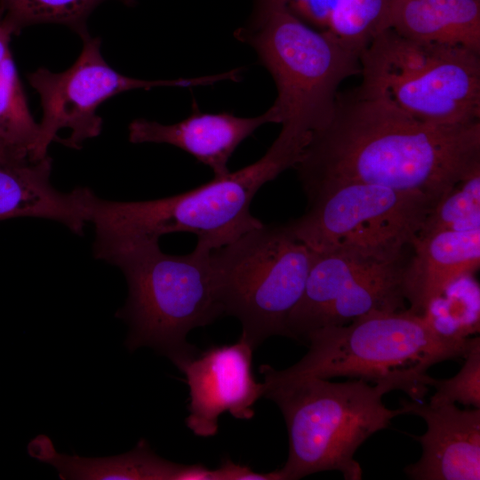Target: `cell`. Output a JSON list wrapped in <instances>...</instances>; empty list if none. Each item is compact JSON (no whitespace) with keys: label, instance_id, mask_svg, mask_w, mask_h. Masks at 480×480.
I'll list each match as a JSON object with an SVG mask.
<instances>
[{"label":"cell","instance_id":"obj_21","mask_svg":"<svg viewBox=\"0 0 480 480\" xmlns=\"http://www.w3.org/2000/svg\"><path fill=\"white\" fill-rule=\"evenodd\" d=\"M392 0H342L326 31L359 54L372 39L386 28Z\"/></svg>","mask_w":480,"mask_h":480},{"label":"cell","instance_id":"obj_10","mask_svg":"<svg viewBox=\"0 0 480 480\" xmlns=\"http://www.w3.org/2000/svg\"><path fill=\"white\" fill-rule=\"evenodd\" d=\"M83 47L74 64L60 73L40 68L28 76L30 85L40 96L43 117L29 159L48 156L52 141L79 148L97 137L102 128L98 108L108 99L132 90L154 87H193L234 79L228 70L216 75L170 80H144L127 76L112 68L100 52V40L88 33L81 36Z\"/></svg>","mask_w":480,"mask_h":480},{"label":"cell","instance_id":"obj_7","mask_svg":"<svg viewBox=\"0 0 480 480\" xmlns=\"http://www.w3.org/2000/svg\"><path fill=\"white\" fill-rule=\"evenodd\" d=\"M359 62V91L419 121H480V52L412 40L386 28L361 52Z\"/></svg>","mask_w":480,"mask_h":480},{"label":"cell","instance_id":"obj_4","mask_svg":"<svg viewBox=\"0 0 480 480\" xmlns=\"http://www.w3.org/2000/svg\"><path fill=\"white\" fill-rule=\"evenodd\" d=\"M301 156L298 146L278 135L256 162L178 195L120 202L91 191L88 222L95 228L93 244L158 241L164 235L185 232L196 236L197 247L220 248L263 224L251 213L252 198L264 184L294 168Z\"/></svg>","mask_w":480,"mask_h":480},{"label":"cell","instance_id":"obj_20","mask_svg":"<svg viewBox=\"0 0 480 480\" xmlns=\"http://www.w3.org/2000/svg\"><path fill=\"white\" fill-rule=\"evenodd\" d=\"M107 0H0V22L12 34L43 23L65 25L80 36L88 33L87 20ZM133 4V0H119Z\"/></svg>","mask_w":480,"mask_h":480},{"label":"cell","instance_id":"obj_9","mask_svg":"<svg viewBox=\"0 0 480 480\" xmlns=\"http://www.w3.org/2000/svg\"><path fill=\"white\" fill-rule=\"evenodd\" d=\"M304 192L306 212L285 224L316 252L357 249L401 253L412 246L435 206L419 195L358 181L325 184Z\"/></svg>","mask_w":480,"mask_h":480},{"label":"cell","instance_id":"obj_19","mask_svg":"<svg viewBox=\"0 0 480 480\" xmlns=\"http://www.w3.org/2000/svg\"><path fill=\"white\" fill-rule=\"evenodd\" d=\"M440 336L462 340L480 330V290L474 274L450 284L421 315Z\"/></svg>","mask_w":480,"mask_h":480},{"label":"cell","instance_id":"obj_26","mask_svg":"<svg viewBox=\"0 0 480 480\" xmlns=\"http://www.w3.org/2000/svg\"><path fill=\"white\" fill-rule=\"evenodd\" d=\"M29 159L28 154L8 145L0 138V162H15Z\"/></svg>","mask_w":480,"mask_h":480},{"label":"cell","instance_id":"obj_2","mask_svg":"<svg viewBox=\"0 0 480 480\" xmlns=\"http://www.w3.org/2000/svg\"><path fill=\"white\" fill-rule=\"evenodd\" d=\"M370 385L356 379L332 382L308 377L263 382V396L274 401L284 418L289 454L278 469L282 480H295L322 471H339L345 480H360L363 470L354 455L374 433L386 428L403 409H388L386 393L403 390L413 400L428 386L410 377H392Z\"/></svg>","mask_w":480,"mask_h":480},{"label":"cell","instance_id":"obj_18","mask_svg":"<svg viewBox=\"0 0 480 480\" xmlns=\"http://www.w3.org/2000/svg\"><path fill=\"white\" fill-rule=\"evenodd\" d=\"M11 30L0 22V138L28 157L36 141L33 118L11 51Z\"/></svg>","mask_w":480,"mask_h":480},{"label":"cell","instance_id":"obj_6","mask_svg":"<svg viewBox=\"0 0 480 480\" xmlns=\"http://www.w3.org/2000/svg\"><path fill=\"white\" fill-rule=\"evenodd\" d=\"M234 36L256 52L274 80L276 124L309 138L332 119L341 83L361 72L358 53L282 6L254 4Z\"/></svg>","mask_w":480,"mask_h":480},{"label":"cell","instance_id":"obj_25","mask_svg":"<svg viewBox=\"0 0 480 480\" xmlns=\"http://www.w3.org/2000/svg\"><path fill=\"white\" fill-rule=\"evenodd\" d=\"M212 475L213 480H282L279 470L258 473L228 459L218 468L212 469Z\"/></svg>","mask_w":480,"mask_h":480},{"label":"cell","instance_id":"obj_13","mask_svg":"<svg viewBox=\"0 0 480 480\" xmlns=\"http://www.w3.org/2000/svg\"><path fill=\"white\" fill-rule=\"evenodd\" d=\"M276 123L269 108L263 114L244 117L231 112H203L193 100L191 114L172 124L144 118L133 120L128 127L132 143H164L193 156L208 166L213 178L228 175V161L236 148L259 127Z\"/></svg>","mask_w":480,"mask_h":480},{"label":"cell","instance_id":"obj_14","mask_svg":"<svg viewBox=\"0 0 480 480\" xmlns=\"http://www.w3.org/2000/svg\"><path fill=\"white\" fill-rule=\"evenodd\" d=\"M52 159L0 162V220L36 217L56 220L75 234L88 222L90 189L65 193L51 183Z\"/></svg>","mask_w":480,"mask_h":480},{"label":"cell","instance_id":"obj_22","mask_svg":"<svg viewBox=\"0 0 480 480\" xmlns=\"http://www.w3.org/2000/svg\"><path fill=\"white\" fill-rule=\"evenodd\" d=\"M480 228V169L459 180L430 210L418 234Z\"/></svg>","mask_w":480,"mask_h":480},{"label":"cell","instance_id":"obj_15","mask_svg":"<svg viewBox=\"0 0 480 480\" xmlns=\"http://www.w3.org/2000/svg\"><path fill=\"white\" fill-rule=\"evenodd\" d=\"M404 274L408 309L421 316L457 278L480 266V228L417 234Z\"/></svg>","mask_w":480,"mask_h":480},{"label":"cell","instance_id":"obj_11","mask_svg":"<svg viewBox=\"0 0 480 480\" xmlns=\"http://www.w3.org/2000/svg\"><path fill=\"white\" fill-rule=\"evenodd\" d=\"M252 346L243 337L234 344L212 346L174 364L185 374L189 388L188 428L198 436L217 434L220 416L228 412L250 420L263 396V382L252 372Z\"/></svg>","mask_w":480,"mask_h":480},{"label":"cell","instance_id":"obj_24","mask_svg":"<svg viewBox=\"0 0 480 480\" xmlns=\"http://www.w3.org/2000/svg\"><path fill=\"white\" fill-rule=\"evenodd\" d=\"M342 0H255L256 4L277 5L309 27L326 31L331 18Z\"/></svg>","mask_w":480,"mask_h":480},{"label":"cell","instance_id":"obj_17","mask_svg":"<svg viewBox=\"0 0 480 480\" xmlns=\"http://www.w3.org/2000/svg\"><path fill=\"white\" fill-rule=\"evenodd\" d=\"M28 452L31 457L55 468L64 480H182L187 468L161 458L144 439L124 454L85 458L59 453L47 436L38 435L29 442Z\"/></svg>","mask_w":480,"mask_h":480},{"label":"cell","instance_id":"obj_23","mask_svg":"<svg viewBox=\"0 0 480 480\" xmlns=\"http://www.w3.org/2000/svg\"><path fill=\"white\" fill-rule=\"evenodd\" d=\"M465 362L459 372L450 379L431 378L428 386L436 389L428 404L440 406L459 402L464 405L480 408V339L472 338L464 356Z\"/></svg>","mask_w":480,"mask_h":480},{"label":"cell","instance_id":"obj_3","mask_svg":"<svg viewBox=\"0 0 480 480\" xmlns=\"http://www.w3.org/2000/svg\"><path fill=\"white\" fill-rule=\"evenodd\" d=\"M196 246L187 254L164 252L157 240L131 239L93 244V253L118 267L128 297L116 316L129 326L130 351L150 347L175 364L195 355L187 335L224 315L210 252Z\"/></svg>","mask_w":480,"mask_h":480},{"label":"cell","instance_id":"obj_1","mask_svg":"<svg viewBox=\"0 0 480 480\" xmlns=\"http://www.w3.org/2000/svg\"><path fill=\"white\" fill-rule=\"evenodd\" d=\"M303 190L358 181L424 196L436 204L480 169V121H419L358 88L339 92L330 122L294 167Z\"/></svg>","mask_w":480,"mask_h":480},{"label":"cell","instance_id":"obj_12","mask_svg":"<svg viewBox=\"0 0 480 480\" xmlns=\"http://www.w3.org/2000/svg\"><path fill=\"white\" fill-rule=\"evenodd\" d=\"M404 414L422 418L427 430L413 436L420 459L404 468L413 480L480 479V408L460 410L454 404L431 406L403 400Z\"/></svg>","mask_w":480,"mask_h":480},{"label":"cell","instance_id":"obj_16","mask_svg":"<svg viewBox=\"0 0 480 480\" xmlns=\"http://www.w3.org/2000/svg\"><path fill=\"white\" fill-rule=\"evenodd\" d=\"M386 28L412 40L480 52V0H392Z\"/></svg>","mask_w":480,"mask_h":480},{"label":"cell","instance_id":"obj_8","mask_svg":"<svg viewBox=\"0 0 480 480\" xmlns=\"http://www.w3.org/2000/svg\"><path fill=\"white\" fill-rule=\"evenodd\" d=\"M313 255L285 223L262 224L210 252L223 313L240 321L241 336L253 348L268 337L285 336Z\"/></svg>","mask_w":480,"mask_h":480},{"label":"cell","instance_id":"obj_5","mask_svg":"<svg viewBox=\"0 0 480 480\" xmlns=\"http://www.w3.org/2000/svg\"><path fill=\"white\" fill-rule=\"evenodd\" d=\"M472 338L449 339L436 333L422 316L408 308L374 311L344 325L324 326L304 339L307 354L284 370L260 366L265 382L300 378L350 377L380 381L410 377L425 382L427 370L445 360L464 357Z\"/></svg>","mask_w":480,"mask_h":480}]
</instances>
